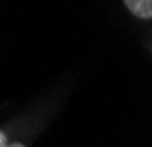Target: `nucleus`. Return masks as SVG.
Returning <instances> with one entry per match:
<instances>
[{
  "label": "nucleus",
  "mask_w": 152,
  "mask_h": 147,
  "mask_svg": "<svg viewBox=\"0 0 152 147\" xmlns=\"http://www.w3.org/2000/svg\"><path fill=\"white\" fill-rule=\"evenodd\" d=\"M66 98V88H56L39 96L25 110L0 125V147H31L48 122L56 117Z\"/></svg>",
  "instance_id": "f257e3e1"
},
{
  "label": "nucleus",
  "mask_w": 152,
  "mask_h": 147,
  "mask_svg": "<svg viewBox=\"0 0 152 147\" xmlns=\"http://www.w3.org/2000/svg\"><path fill=\"white\" fill-rule=\"evenodd\" d=\"M121 6L138 24L146 27V33H152V0H121Z\"/></svg>",
  "instance_id": "f03ea898"
},
{
  "label": "nucleus",
  "mask_w": 152,
  "mask_h": 147,
  "mask_svg": "<svg viewBox=\"0 0 152 147\" xmlns=\"http://www.w3.org/2000/svg\"><path fill=\"white\" fill-rule=\"evenodd\" d=\"M144 47L150 51V55H152V33H146L144 35Z\"/></svg>",
  "instance_id": "7ed1b4c3"
}]
</instances>
